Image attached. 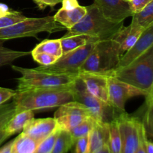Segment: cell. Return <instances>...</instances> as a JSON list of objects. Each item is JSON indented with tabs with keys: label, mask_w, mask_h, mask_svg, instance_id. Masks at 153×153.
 <instances>
[{
	"label": "cell",
	"mask_w": 153,
	"mask_h": 153,
	"mask_svg": "<svg viewBox=\"0 0 153 153\" xmlns=\"http://www.w3.org/2000/svg\"><path fill=\"white\" fill-rule=\"evenodd\" d=\"M75 84L67 87L33 88L16 91L13 97L16 113L25 110L34 111L52 108L74 101Z\"/></svg>",
	"instance_id": "obj_1"
},
{
	"label": "cell",
	"mask_w": 153,
	"mask_h": 153,
	"mask_svg": "<svg viewBox=\"0 0 153 153\" xmlns=\"http://www.w3.org/2000/svg\"><path fill=\"white\" fill-rule=\"evenodd\" d=\"M119 44L113 39L98 41L81 67L79 73L112 76L120 59Z\"/></svg>",
	"instance_id": "obj_2"
},
{
	"label": "cell",
	"mask_w": 153,
	"mask_h": 153,
	"mask_svg": "<svg viewBox=\"0 0 153 153\" xmlns=\"http://www.w3.org/2000/svg\"><path fill=\"white\" fill-rule=\"evenodd\" d=\"M87 13L76 25L68 30L64 37L84 34L95 37L99 40L112 39L123 25V22H113L106 19L95 4L87 6Z\"/></svg>",
	"instance_id": "obj_3"
},
{
	"label": "cell",
	"mask_w": 153,
	"mask_h": 153,
	"mask_svg": "<svg viewBox=\"0 0 153 153\" xmlns=\"http://www.w3.org/2000/svg\"><path fill=\"white\" fill-rule=\"evenodd\" d=\"M112 76L140 90L153 91V47L126 67L114 70Z\"/></svg>",
	"instance_id": "obj_4"
},
{
	"label": "cell",
	"mask_w": 153,
	"mask_h": 153,
	"mask_svg": "<svg viewBox=\"0 0 153 153\" xmlns=\"http://www.w3.org/2000/svg\"><path fill=\"white\" fill-rule=\"evenodd\" d=\"M12 69L21 74L18 78L16 91H25L33 88H46L67 87L73 85L78 76L67 74H55L46 73L37 69H29L12 66Z\"/></svg>",
	"instance_id": "obj_5"
},
{
	"label": "cell",
	"mask_w": 153,
	"mask_h": 153,
	"mask_svg": "<svg viewBox=\"0 0 153 153\" xmlns=\"http://www.w3.org/2000/svg\"><path fill=\"white\" fill-rule=\"evenodd\" d=\"M67 28L54 19V16L28 18L10 26L0 28V41L24 37H37V34L46 31L49 34L66 30Z\"/></svg>",
	"instance_id": "obj_6"
},
{
	"label": "cell",
	"mask_w": 153,
	"mask_h": 153,
	"mask_svg": "<svg viewBox=\"0 0 153 153\" xmlns=\"http://www.w3.org/2000/svg\"><path fill=\"white\" fill-rule=\"evenodd\" d=\"M74 101L84 105L91 117L99 122L110 123L123 112L90 94L79 79L74 86Z\"/></svg>",
	"instance_id": "obj_7"
},
{
	"label": "cell",
	"mask_w": 153,
	"mask_h": 153,
	"mask_svg": "<svg viewBox=\"0 0 153 153\" xmlns=\"http://www.w3.org/2000/svg\"><path fill=\"white\" fill-rule=\"evenodd\" d=\"M97 42L98 41L89 42L82 47L63 54L53 64L49 66H40L35 69L46 73L78 76L81 67Z\"/></svg>",
	"instance_id": "obj_8"
},
{
	"label": "cell",
	"mask_w": 153,
	"mask_h": 153,
	"mask_svg": "<svg viewBox=\"0 0 153 153\" xmlns=\"http://www.w3.org/2000/svg\"><path fill=\"white\" fill-rule=\"evenodd\" d=\"M108 87L109 102L120 111H125V105L128 100L138 96L146 97L149 93L122 82L112 76L108 78Z\"/></svg>",
	"instance_id": "obj_9"
},
{
	"label": "cell",
	"mask_w": 153,
	"mask_h": 153,
	"mask_svg": "<svg viewBox=\"0 0 153 153\" xmlns=\"http://www.w3.org/2000/svg\"><path fill=\"white\" fill-rule=\"evenodd\" d=\"M91 117L85 105L76 101L69 102L59 106L55 118L60 129L70 131L87 118Z\"/></svg>",
	"instance_id": "obj_10"
},
{
	"label": "cell",
	"mask_w": 153,
	"mask_h": 153,
	"mask_svg": "<svg viewBox=\"0 0 153 153\" xmlns=\"http://www.w3.org/2000/svg\"><path fill=\"white\" fill-rule=\"evenodd\" d=\"M117 120L121 137L120 153H135L139 146V120L124 111L118 115Z\"/></svg>",
	"instance_id": "obj_11"
},
{
	"label": "cell",
	"mask_w": 153,
	"mask_h": 153,
	"mask_svg": "<svg viewBox=\"0 0 153 153\" xmlns=\"http://www.w3.org/2000/svg\"><path fill=\"white\" fill-rule=\"evenodd\" d=\"M106 19L113 22H124L128 16H132L129 1L126 0H94Z\"/></svg>",
	"instance_id": "obj_12"
},
{
	"label": "cell",
	"mask_w": 153,
	"mask_h": 153,
	"mask_svg": "<svg viewBox=\"0 0 153 153\" xmlns=\"http://www.w3.org/2000/svg\"><path fill=\"white\" fill-rule=\"evenodd\" d=\"M153 44V24L149 25L142 33L134 45L120 56L118 67H123L128 65L137 58L144 54Z\"/></svg>",
	"instance_id": "obj_13"
},
{
	"label": "cell",
	"mask_w": 153,
	"mask_h": 153,
	"mask_svg": "<svg viewBox=\"0 0 153 153\" xmlns=\"http://www.w3.org/2000/svg\"><path fill=\"white\" fill-rule=\"evenodd\" d=\"M108 76L90 73H79L78 79L82 82L85 89L100 100L109 103Z\"/></svg>",
	"instance_id": "obj_14"
},
{
	"label": "cell",
	"mask_w": 153,
	"mask_h": 153,
	"mask_svg": "<svg viewBox=\"0 0 153 153\" xmlns=\"http://www.w3.org/2000/svg\"><path fill=\"white\" fill-rule=\"evenodd\" d=\"M58 128L55 118L33 119L25 125L22 133L40 143Z\"/></svg>",
	"instance_id": "obj_15"
},
{
	"label": "cell",
	"mask_w": 153,
	"mask_h": 153,
	"mask_svg": "<svg viewBox=\"0 0 153 153\" xmlns=\"http://www.w3.org/2000/svg\"><path fill=\"white\" fill-rule=\"evenodd\" d=\"M145 29L146 28L140 26L132 21L128 26H124L123 25L121 27L112 38L119 44L120 55H123L135 43Z\"/></svg>",
	"instance_id": "obj_16"
},
{
	"label": "cell",
	"mask_w": 153,
	"mask_h": 153,
	"mask_svg": "<svg viewBox=\"0 0 153 153\" xmlns=\"http://www.w3.org/2000/svg\"><path fill=\"white\" fill-rule=\"evenodd\" d=\"M87 153H95L108 144L109 138V123L95 121L90 132Z\"/></svg>",
	"instance_id": "obj_17"
},
{
	"label": "cell",
	"mask_w": 153,
	"mask_h": 153,
	"mask_svg": "<svg viewBox=\"0 0 153 153\" xmlns=\"http://www.w3.org/2000/svg\"><path fill=\"white\" fill-rule=\"evenodd\" d=\"M87 13L86 7L79 5L73 10H67L61 8L54 16L56 22L65 27L67 30L78 23Z\"/></svg>",
	"instance_id": "obj_18"
},
{
	"label": "cell",
	"mask_w": 153,
	"mask_h": 153,
	"mask_svg": "<svg viewBox=\"0 0 153 153\" xmlns=\"http://www.w3.org/2000/svg\"><path fill=\"white\" fill-rule=\"evenodd\" d=\"M33 119H34V114L32 111L25 110L17 112L7 123L4 127V131L7 136L10 137L15 133L22 131L25 125Z\"/></svg>",
	"instance_id": "obj_19"
},
{
	"label": "cell",
	"mask_w": 153,
	"mask_h": 153,
	"mask_svg": "<svg viewBox=\"0 0 153 153\" xmlns=\"http://www.w3.org/2000/svg\"><path fill=\"white\" fill-rule=\"evenodd\" d=\"M60 40H61L63 54L67 53L70 51L82 47L89 42L100 41L97 37L84 34H73V35H70L67 37L63 36L61 38H60Z\"/></svg>",
	"instance_id": "obj_20"
},
{
	"label": "cell",
	"mask_w": 153,
	"mask_h": 153,
	"mask_svg": "<svg viewBox=\"0 0 153 153\" xmlns=\"http://www.w3.org/2000/svg\"><path fill=\"white\" fill-rule=\"evenodd\" d=\"M39 143L38 141L22 132L13 139L11 153H35Z\"/></svg>",
	"instance_id": "obj_21"
},
{
	"label": "cell",
	"mask_w": 153,
	"mask_h": 153,
	"mask_svg": "<svg viewBox=\"0 0 153 153\" xmlns=\"http://www.w3.org/2000/svg\"><path fill=\"white\" fill-rule=\"evenodd\" d=\"M45 52V53L50 54L59 58L63 55L62 49H61V40H44L40 42L39 44L31 52Z\"/></svg>",
	"instance_id": "obj_22"
},
{
	"label": "cell",
	"mask_w": 153,
	"mask_h": 153,
	"mask_svg": "<svg viewBox=\"0 0 153 153\" xmlns=\"http://www.w3.org/2000/svg\"><path fill=\"white\" fill-rule=\"evenodd\" d=\"M74 141L70 131L60 129L51 153H67L73 147Z\"/></svg>",
	"instance_id": "obj_23"
},
{
	"label": "cell",
	"mask_w": 153,
	"mask_h": 153,
	"mask_svg": "<svg viewBox=\"0 0 153 153\" xmlns=\"http://www.w3.org/2000/svg\"><path fill=\"white\" fill-rule=\"evenodd\" d=\"M108 146L110 153H120L121 137L117 118L109 123V138Z\"/></svg>",
	"instance_id": "obj_24"
},
{
	"label": "cell",
	"mask_w": 153,
	"mask_h": 153,
	"mask_svg": "<svg viewBox=\"0 0 153 153\" xmlns=\"http://www.w3.org/2000/svg\"><path fill=\"white\" fill-rule=\"evenodd\" d=\"M132 22L146 28L153 24V1H150L141 10L132 14Z\"/></svg>",
	"instance_id": "obj_25"
},
{
	"label": "cell",
	"mask_w": 153,
	"mask_h": 153,
	"mask_svg": "<svg viewBox=\"0 0 153 153\" xmlns=\"http://www.w3.org/2000/svg\"><path fill=\"white\" fill-rule=\"evenodd\" d=\"M146 104H145V111L143 116V120L142 121L146 135L149 134L150 137L152 136V102H153V91L149 92L146 96Z\"/></svg>",
	"instance_id": "obj_26"
},
{
	"label": "cell",
	"mask_w": 153,
	"mask_h": 153,
	"mask_svg": "<svg viewBox=\"0 0 153 153\" xmlns=\"http://www.w3.org/2000/svg\"><path fill=\"white\" fill-rule=\"evenodd\" d=\"M31 52H22L15 51L7 49L2 45V42H0V67L11 64L13 61L21 57L29 55Z\"/></svg>",
	"instance_id": "obj_27"
},
{
	"label": "cell",
	"mask_w": 153,
	"mask_h": 153,
	"mask_svg": "<svg viewBox=\"0 0 153 153\" xmlns=\"http://www.w3.org/2000/svg\"><path fill=\"white\" fill-rule=\"evenodd\" d=\"M95 121L96 120H94V118L91 117L87 118L86 120L82 121L80 124H79L75 128L70 130V133L73 140H76V139L79 138V137L89 135L90 132L94 127Z\"/></svg>",
	"instance_id": "obj_28"
},
{
	"label": "cell",
	"mask_w": 153,
	"mask_h": 153,
	"mask_svg": "<svg viewBox=\"0 0 153 153\" xmlns=\"http://www.w3.org/2000/svg\"><path fill=\"white\" fill-rule=\"evenodd\" d=\"M16 113V106L13 101L10 104L0 105V131L4 128Z\"/></svg>",
	"instance_id": "obj_29"
},
{
	"label": "cell",
	"mask_w": 153,
	"mask_h": 153,
	"mask_svg": "<svg viewBox=\"0 0 153 153\" xmlns=\"http://www.w3.org/2000/svg\"><path fill=\"white\" fill-rule=\"evenodd\" d=\"M60 128H58L52 134L40 142L36 149L35 153H51L55 145V140L59 134Z\"/></svg>",
	"instance_id": "obj_30"
},
{
	"label": "cell",
	"mask_w": 153,
	"mask_h": 153,
	"mask_svg": "<svg viewBox=\"0 0 153 153\" xmlns=\"http://www.w3.org/2000/svg\"><path fill=\"white\" fill-rule=\"evenodd\" d=\"M25 18L26 16H24L20 12L11 10L10 13L0 17V28L10 26L16 22L23 20Z\"/></svg>",
	"instance_id": "obj_31"
},
{
	"label": "cell",
	"mask_w": 153,
	"mask_h": 153,
	"mask_svg": "<svg viewBox=\"0 0 153 153\" xmlns=\"http://www.w3.org/2000/svg\"><path fill=\"white\" fill-rule=\"evenodd\" d=\"M31 55L34 61L40 64V66L51 65L58 59L57 57L45 52H34L31 53Z\"/></svg>",
	"instance_id": "obj_32"
},
{
	"label": "cell",
	"mask_w": 153,
	"mask_h": 153,
	"mask_svg": "<svg viewBox=\"0 0 153 153\" xmlns=\"http://www.w3.org/2000/svg\"><path fill=\"white\" fill-rule=\"evenodd\" d=\"M88 135L76 139L73 143V146H74V149L73 153H87L88 149Z\"/></svg>",
	"instance_id": "obj_33"
},
{
	"label": "cell",
	"mask_w": 153,
	"mask_h": 153,
	"mask_svg": "<svg viewBox=\"0 0 153 153\" xmlns=\"http://www.w3.org/2000/svg\"><path fill=\"white\" fill-rule=\"evenodd\" d=\"M153 0H131L129 1L130 9L132 13H137Z\"/></svg>",
	"instance_id": "obj_34"
},
{
	"label": "cell",
	"mask_w": 153,
	"mask_h": 153,
	"mask_svg": "<svg viewBox=\"0 0 153 153\" xmlns=\"http://www.w3.org/2000/svg\"><path fill=\"white\" fill-rule=\"evenodd\" d=\"M16 94V91L8 89V88H0V105L4 104L5 102L13 97Z\"/></svg>",
	"instance_id": "obj_35"
},
{
	"label": "cell",
	"mask_w": 153,
	"mask_h": 153,
	"mask_svg": "<svg viewBox=\"0 0 153 153\" xmlns=\"http://www.w3.org/2000/svg\"><path fill=\"white\" fill-rule=\"evenodd\" d=\"M33 1L37 4L39 9L44 10L46 7H54L58 3L61 2L62 0H33Z\"/></svg>",
	"instance_id": "obj_36"
},
{
	"label": "cell",
	"mask_w": 153,
	"mask_h": 153,
	"mask_svg": "<svg viewBox=\"0 0 153 153\" xmlns=\"http://www.w3.org/2000/svg\"><path fill=\"white\" fill-rule=\"evenodd\" d=\"M61 2H62L61 8L67 10H73L79 5L77 0H62Z\"/></svg>",
	"instance_id": "obj_37"
},
{
	"label": "cell",
	"mask_w": 153,
	"mask_h": 153,
	"mask_svg": "<svg viewBox=\"0 0 153 153\" xmlns=\"http://www.w3.org/2000/svg\"><path fill=\"white\" fill-rule=\"evenodd\" d=\"M13 140H10V142L4 145V146L0 149V153H11V149H12V145H13Z\"/></svg>",
	"instance_id": "obj_38"
},
{
	"label": "cell",
	"mask_w": 153,
	"mask_h": 153,
	"mask_svg": "<svg viewBox=\"0 0 153 153\" xmlns=\"http://www.w3.org/2000/svg\"><path fill=\"white\" fill-rule=\"evenodd\" d=\"M10 12H11V10H10V8L6 4L0 3V17L8 14Z\"/></svg>",
	"instance_id": "obj_39"
},
{
	"label": "cell",
	"mask_w": 153,
	"mask_h": 153,
	"mask_svg": "<svg viewBox=\"0 0 153 153\" xmlns=\"http://www.w3.org/2000/svg\"><path fill=\"white\" fill-rule=\"evenodd\" d=\"M7 137H8V136L6 134L5 131H4V128L1 129V131H0V144H1L3 141H4Z\"/></svg>",
	"instance_id": "obj_40"
},
{
	"label": "cell",
	"mask_w": 153,
	"mask_h": 153,
	"mask_svg": "<svg viewBox=\"0 0 153 153\" xmlns=\"http://www.w3.org/2000/svg\"><path fill=\"white\" fill-rule=\"evenodd\" d=\"M95 153H110L108 149V144H106L105 146H103L102 148L98 150L97 152H96Z\"/></svg>",
	"instance_id": "obj_41"
},
{
	"label": "cell",
	"mask_w": 153,
	"mask_h": 153,
	"mask_svg": "<svg viewBox=\"0 0 153 153\" xmlns=\"http://www.w3.org/2000/svg\"><path fill=\"white\" fill-rule=\"evenodd\" d=\"M135 153H146L144 149H143V146H142V145L140 143V142H139V146H138V147H137V151H136Z\"/></svg>",
	"instance_id": "obj_42"
},
{
	"label": "cell",
	"mask_w": 153,
	"mask_h": 153,
	"mask_svg": "<svg viewBox=\"0 0 153 153\" xmlns=\"http://www.w3.org/2000/svg\"><path fill=\"white\" fill-rule=\"evenodd\" d=\"M126 1H131V0H126Z\"/></svg>",
	"instance_id": "obj_43"
}]
</instances>
